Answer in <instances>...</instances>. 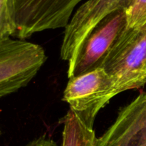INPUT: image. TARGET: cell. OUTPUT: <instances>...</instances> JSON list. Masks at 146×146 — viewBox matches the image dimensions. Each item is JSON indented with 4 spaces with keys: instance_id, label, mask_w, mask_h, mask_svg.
Masks as SVG:
<instances>
[{
    "instance_id": "obj_1",
    "label": "cell",
    "mask_w": 146,
    "mask_h": 146,
    "mask_svg": "<svg viewBox=\"0 0 146 146\" xmlns=\"http://www.w3.org/2000/svg\"><path fill=\"white\" fill-rule=\"evenodd\" d=\"M103 68L118 94L146 84V27L127 28L104 60Z\"/></svg>"
},
{
    "instance_id": "obj_2",
    "label": "cell",
    "mask_w": 146,
    "mask_h": 146,
    "mask_svg": "<svg viewBox=\"0 0 146 146\" xmlns=\"http://www.w3.org/2000/svg\"><path fill=\"white\" fill-rule=\"evenodd\" d=\"M46 60L43 47L23 39L0 41V98L28 85Z\"/></svg>"
},
{
    "instance_id": "obj_3",
    "label": "cell",
    "mask_w": 146,
    "mask_h": 146,
    "mask_svg": "<svg viewBox=\"0 0 146 146\" xmlns=\"http://www.w3.org/2000/svg\"><path fill=\"white\" fill-rule=\"evenodd\" d=\"M115 82L103 68L68 78L63 101L88 126L94 122L101 108L117 95Z\"/></svg>"
},
{
    "instance_id": "obj_4",
    "label": "cell",
    "mask_w": 146,
    "mask_h": 146,
    "mask_svg": "<svg viewBox=\"0 0 146 146\" xmlns=\"http://www.w3.org/2000/svg\"><path fill=\"white\" fill-rule=\"evenodd\" d=\"M126 29V10L114 11L100 21L84 40L75 58L68 62V78L101 68Z\"/></svg>"
},
{
    "instance_id": "obj_5",
    "label": "cell",
    "mask_w": 146,
    "mask_h": 146,
    "mask_svg": "<svg viewBox=\"0 0 146 146\" xmlns=\"http://www.w3.org/2000/svg\"><path fill=\"white\" fill-rule=\"evenodd\" d=\"M82 0H13L14 37L25 40L37 32L66 28Z\"/></svg>"
},
{
    "instance_id": "obj_6",
    "label": "cell",
    "mask_w": 146,
    "mask_h": 146,
    "mask_svg": "<svg viewBox=\"0 0 146 146\" xmlns=\"http://www.w3.org/2000/svg\"><path fill=\"white\" fill-rule=\"evenodd\" d=\"M133 0H87L71 17L64 31L61 46V58L74 59L81 44L97 24L118 10H126Z\"/></svg>"
},
{
    "instance_id": "obj_7",
    "label": "cell",
    "mask_w": 146,
    "mask_h": 146,
    "mask_svg": "<svg viewBox=\"0 0 146 146\" xmlns=\"http://www.w3.org/2000/svg\"><path fill=\"white\" fill-rule=\"evenodd\" d=\"M96 146H146V92L120 111Z\"/></svg>"
},
{
    "instance_id": "obj_8",
    "label": "cell",
    "mask_w": 146,
    "mask_h": 146,
    "mask_svg": "<svg viewBox=\"0 0 146 146\" xmlns=\"http://www.w3.org/2000/svg\"><path fill=\"white\" fill-rule=\"evenodd\" d=\"M63 123L61 146H96L94 128L88 126L71 110L63 118Z\"/></svg>"
},
{
    "instance_id": "obj_9",
    "label": "cell",
    "mask_w": 146,
    "mask_h": 146,
    "mask_svg": "<svg viewBox=\"0 0 146 146\" xmlns=\"http://www.w3.org/2000/svg\"><path fill=\"white\" fill-rule=\"evenodd\" d=\"M15 31L13 0H0V41L14 36Z\"/></svg>"
},
{
    "instance_id": "obj_10",
    "label": "cell",
    "mask_w": 146,
    "mask_h": 146,
    "mask_svg": "<svg viewBox=\"0 0 146 146\" xmlns=\"http://www.w3.org/2000/svg\"><path fill=\"white\" fill-rule=\"evenodd\" d=\"M127 28L146 27V0H133L126 9Z\"/></svg>"
},
{
    "instance_id": "obj_11",
    "label": "cell",
    "mask_w": 146,
    "mask_h": 146,
    "mask_svg": "<svg viewBox=\"0 0 146 146\" xmlns=\"http://www.w3.org/2000/svg\"><path fill=\"white\" fill-rule=\"evenodd\" d=\"M25 146H58L55 141L52 139L46 138L45 136H41L38 138L33 140Z\"/></svg>"
},
{
    "instance_id": "obj_12",
    "label": "cell",
    "mask_w": 146,
    "mask_h": 146,
    "mask_svg": "<svg viewBox=\"0 0 146 146\" xmlns=\"http://www.w3.org/2000/svg\"><path fill=\"white\" fill-rule=\"evenodd\" d=\"M0 135H1V129H0Z\"/></svg>"
}]
</instances>
